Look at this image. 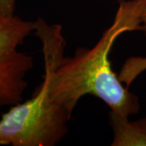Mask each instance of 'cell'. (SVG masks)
<instances>
[{
    "label": "cell",
    "instance_id": "6",
    "mask_svg": "<svg viewBox=\"0 0 146 146\" xmlns=\"http://www.w3.org/2000/svg\"><path fill=\"white\" fill-rule=\"evenodd\" d=\"M16 0H0V17L9 18L15 16Z\"/></svg>",
    "mask_w": 146,
    "mask_h": 146
},
{
    "label": "cell",
    "instance_id": "5",
    "mask_svg": "<svg viewBox=\"0 0 146 146\" xmlns=\"http://www.w3.org/2000/svg\"><path fill=\"white\" fill-rule=\"evenodd\" d=\"M142 32L146 36V5L141 15ZM146 70V58L131 57L127 59L118 74L119 80L128 88L134 80Z\"/></svg>",
    "mask_w": 146,
    "mask_h": 146
},
{
    "label": "cell",
    "instance_id": "4",
    "mask_svg": "<svg viewBox=\"0 0 146 146\" xmlns=\"http://www.w3.org/2000/svg\"><path fill=\"white\" fill-rule=\"evenodd\" d=\"M112 110L109 112V123L113 131L111 146H146V116L130 122Z\"/></svg>",
    "mask_w": 146,
    "mask_h": 146
},
{
    "label": "cell",
    "instance_id": "1",
    "mask_svg": "<svg viewBox=\"0 0 146 146\" xmlns=\"http://www.w3.org/2000/svg\"><path fill=\"white\" fill-rule=\"evenodd\" d=\"M114 21L92 48L79 47L72 57L63 56L51 75L54 99L73 113L79 101L93 95L123 117L139 112V98L128 90L113 71L110 54L118 37L141 31V15L146 0H117Z\"/></svg>",
    "mask_w": 146,
    "mask_h": 146
},
{
    "label": "cell",
    "instance_id": "2",
    "mask_svg": "<svg viewBox=\"0 0 146 146\" xmlns=\"http://www.w3.org/2000/svg\"><path fill=\"white\" fill-rule=\"evenodd\" d=\"M34 34L42 43L45 72L41 84L26 102H19L2 115L0 146H55L69 131L72 114L53 98L51 75L64 56L63 27L39 17Z\"/></svg>",
    "mask_w": 146,
    "mask_h": 146
},
{
    "label": "cell",
    "instance_id": "3",
    "mask_svg": "<svg viewBox=\"0 0 146 146\" xmlns=\"http://www.w3.org/2000/svg\"><path fill=\"white\" fill-rule=\"evenodd\" d=\"M35 21L15 16L0 17V108L23 101L28 87L27 73L33 67V57L19 50L29 36L34 33Z\"/></svg>",
    "mask_w": 146,
    "mask_h": 146
}]
</instances>
